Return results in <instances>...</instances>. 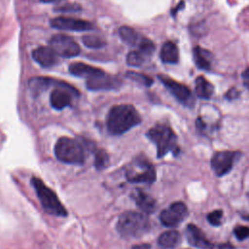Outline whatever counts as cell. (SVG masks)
I'll return each mask as SVG.
<instances>
[{"mask_svg":"<svg viewBox=\"0 0 249 249\" xmlns=\"http://www.w3.org/2000/svg\"><path fill=\"white\" fill-rule=\"evenodd\" d=\"M141 123L137 110L130 104H118L113 106L107 115L106 125L109 133L120 135Z\"/></svg>","mask_w":249,"mask_h":249,"instance_id":"cell-1","label":"cell"},{"mask_svg":"<svg viewBox=\"0 0 249 249\" xmlns=\"http://www.w3.org/2000/svg\"><path fill=\"white\" fill-rule=\"evenodd\" d=\"M149 229V219L140 212H124L120 216L117 223L118 231L125 237H138L147 232Z\"/></svg>","mask_w":249,"mask_h":249,"instance_id":"cell-2","label":"cell"},{"mask_svg":"<svg viewBox=\"0 0 249 249\" xmlns=\"http://www.w3.org/2000/svg\"><path fill=\"white\" fill-rule=\"evenodd\" d=\"M54 154L58 160L69 164H82L85 161L83 146L70 137L59 138L54 146Z\"/></svg>","mask_w":249,"mask_h":249,"instance_id":"cell-3","label":"cell"},{"mask_svg":"<svg viewBox=\"0 0 249 249\" xmlns=\"http://www.w3.org/2000/svg\"><path fill=\"white\" fill-rule=\"evenodd\" d=\"M147 137L156 144L158 157L161 158L168 152L177 151L176 135L166 124H159L148 130Z\"/></svg>","mask_w":249,"mask_h":249,"instance_id":"cell-4","label":"cell"},{"mask_svg":"<svg viewBox=\"0 0 249 249\" xmlns=\"http://www.w3.org/2000/svg\"><path fill=\"white\" fill-rule=\"evenodd\" d=\"M33 187L37 193V196L46 212L54 216L65 217L67 215V211L56 196V195L48 188L44 182H42L39 178H32Z\"/></svg>","mask_w":249,"mask_h":249,"instance_id":"cell-5","label":"cell"},{"mask_svg":"<svg viewBox=\"0 0 249 249\" xmlns=\"http://www.w3.org/2000/svg\"><path fill=\"white\" fill-rule=\"evenodd\" d=\"M125 176L133 183H153L156 179V172L152 163L145 158H137L128 165Z\"/></svg>","mask_w":249,"mask_h":249,"instance_id":"cell-6","label":"cell"},{"mask_svg":"<svg viewBox=\"0 0 249 249\" xmlns=\"http://www.w3.org/2000/svg\"><path fill=\"white\" fill-rule=\"evenodd\" d=\"M49 47L61 57H74L80 53V46L71 37L64 34H55L49 41Z\"/></svg>","mask_w":249,"mask_h":249,"instance_id":"cell-7","label":"cell"},{"mask_svg":"<svg viewBox=\"0 0 249 249\" xmlns=\"http://www.w3.org/2000/svg\"><path fill=\"white\" fill-rule=\"evenodd\" d=\"M79 95V91L71 85L60 81L57 88L53 89L50 96V102L53 108L61 110L70 105L72 96Z\"/></svg>","mask_w":249,"mask_h":249,"instance_id":"cell-8","label":"cell"},{"mask_svg":"<svg viewBox=\"0 0 249 249\" xmlns=\"http://www.w3.org/2000/svg\"><path fill=\"white\" fill-rule=\"evenodd\" d=\"M187 214L186 205L181 201H176L160 213V220L163 226L172 228L181 223Z\"/></svg>","mask_w":249,"mask_h":249,"instance_id":"cell-9","label":"cell"},{"mask_svg":"<svg viewBox=\"0 0 249 249\" xmlns=\"http://www.w3.org/2000/svg\"><path fill=\"white\" fill-rule=\"evenodd\" d=\"M50 24L53 28L69 31H88L93 28V25L87 20L68 17L54 18L50 21Z\"/></svg>","mask_w":249,"mask_h":249,"instance_id":"cell-10","label":"cell"},{"mask_svg":"<svg viewBox=\"0 0 249 249\" xmlns=\"http://www.w3.org/2000/svg\"><path fill=\"white\" fill-rule=\"evenodd\" d=\"M237 153L231 151H221L214 154L211 160V166L218 176L227 174L233 166Z\"/></svg>","mask_w":249,"mask_h":249,"instance_id":"cell-11","label":"cell"},{"mask_svg":"<svg viewBox=\"0 0 249 249\" xmlns=\"http://www.w3.org/2000/svg\"><path fill=\"white\" fill-rule=\"evenodd\" d=\"M159 79L177 100L184 104H191L193 102L192 92L188 87L162 75H160Z\"/></svg>","mask_w":249,"mask_h":249,"instance_id":"cell-12","label":"cell"},{"mask_svg":"<svg viewBox=\"0 0 249 249\" xmlns=\"http://www.w3.org/2000/svg\"><path fill=\"white\" fill-rule=\"evenodd\" d=\"M86 86L90 90H109L118 89L120 87V81L103 72L88 79Z\"/></svg>","mask_w":249,"mask_h":249,"instance_id":"cell-13","label":"cell"},{"mask_svg":"<svg viewBox=\"0 0 249 249\" xmlns=\"http://www.w3.org/2000/svg\"><path fill=\"white\" fill-rule=\"evenodd\" d=\"M186 234L189 242L201 249H213L214 245L205 237L203 232L195 225H189L186 230Z\"/></svg>","mask_w":249,"mask_h":249,"instance_id":"cell-14","label":"cell"},{"mask_svg":"<svg viewBox=\"0 0 249 249\" xmlns=\"http://www.w3.org/2000/svg\"><path fill=\"white\" fill-rule=\"evenodd\" d=\"M56 56L51 47H39L32 52L33 59L42 67H50L55 64Z\"/></svg>","mask_w":249,"mask_h":249,"instance_id":"cell-15","label":"cell"},{"mask_svg":"<svg viewBox=\"0 0 249 249\" xmlns=\"http://www.w3.org/2000/svg\"><path fill=\"white\" fill-rule=\"evenodd\" d=\"M69 72L74 76L82 77L88 80L89 78H92L96 75L103 73L104 71L83 62H74L69 65Z\"/></svg>","mask_w":249,"mask_h":249,"instance_id":"cell-16","label":"cell"},{"mask_svg":"<svg viewBox=\"0 0 249 249\" xmlns=\"http://www.w3.org/2000/svg\"><path fill=\"white\" fill-rule=\"evenodd\" d=\"M119 35L124 43H126L131 47H134L135 49L139 48L145 39V37L141 36L136 30H134L129 26L120 27Z\"/></svg>","mask_w":249,"mask_h":249,"instance_id":"cell-17","label":"cell"},{"mask_svg":"<svg viewBox=\"0 0 249 249\" xmlns=\"http://www.w3.org/2000/svg\"><path fill=\"white\" fill-rule=\"evenodd\" d=\"M132 196H133L136 204L142 211H144L146 213H151L155 210L156 201L150 195L146 194L145 192H143L141 190H136L132 194Z\"/></svg>","mask_w":249,"mask_h":249,"instance_id":"cell-18","label":"cell"},{"mask_svg":"<svg viewBox=\"0 0 249 249\" xmlns=\"http://www.w3.org/2000/svg\"><path fill=\"white\" fill-rule=\"evenodd\" d=\"M178 48L173 42H165L160 50V59L164 63L173 64L178 61Z\"/></svg>","mask_w":249,"mask_h":249,"instance_id":"cell-19","label":"cell"},{"mask_svg":"<svg viewBox=\"0 0 249 249\" xmlns=\"http://www.w3.org/2000/svg\"><path fill=\"white\" fill-rule=\"evenodd\" d=\"M194 56H195L196 64L197 65L198 68L204 69V70L210 69L212 55L208 51L200 47H196L194 49Z\"/></svg>","mask_w":249,"mask_h":249,"instance_id":"cell-20","label":"cell"},{"mask_svg":"<svg viewBox=\"0 0 249 249\" xmlns=\"http://www.w3.org/2000/svg\"><path fill=\"white\" fill-rule=\"evenodd\" d=\"M213 86L202 76L196 79V93L200 98H209L213 94Z\"/></svg>","mask_w":249,"mask_h":249,"instance_id":"cell-21","label":"cell"},{"mask_svg":"<svg viewBox=\"0 0 249 249\" xmlns=\"http://www.w3.org/2000/svg\"><path fill=\"white\" fill-rule=\"evenodd\" d=\"M179 241V233L176 231H167L162 232L159 237V244L162 248H172Z\"/></svg>","mask_w":249,"mask_h":249,"instance_id":"cell-22","label":"cell"},{"mask_svg":"<svg viewBox=\"0 0 249 249\" xmlns=\"http://www.w3.org/2000/svg\"><path fill=\"white\" fill-rule=\"evenodd\" d=\"M150 56L146 54L145 53L139 51V50H134L131 51L127 53L126 55V63L130 66H140L142 65Z\"/></svg>","mask_w":249,"mask_h":249,"instance_id":"cell-23","label":"cell"},{"mask_svg":"<svg viewBox=\"0 0 249 249\" xmlns=\"http://www.w3.org/2000/svg\"><path fill=\"white\" fill-rule=\"evenodd\" d=\"M82 40L84 45L90 49H99L105 45V42L101 38L94 35H86Z\"/></svg>","mask_w":249,"mask_h":249,"instance_id":"cell-24","label":"cell"},{"mask_svg":"<svg viewBox=\"0 0 249 249\" xmlns=\"http://www.w3.org/2000/svg\"><path fill=\"white\" fill-rule=\"evenodd\" d=\"M126 77H128L131 80H134V81H136V82H138V83H140L144 86H147V87H149L153 84V80L150 77H148V76H146L142 73H137V72L130 71V72L126 73Z\"/></svg>","mask_w":249,"mask_h":249,"instance_id":"cell-25","label":"cell"},{"mask_svg":"<svg viewBox=\"0 0 249 249\" xmlns=\"http://www.w3.org/2000/svg\"><path fill=\"white\" fill-rule=\"evenodd\" d=\"M222 216H223V212L221 210H215L208 214L207 219L211 225L220 226L222 223Z\"/></svg>","mask_w":249,"mask_h":249,"instance_id":"cell-26","label":"cell"},{"mask_svg":"<svg viewBox=\"0 0 249 249\" xmlns=\"http://www.w3.org/2000/svg\"><path fill=\"white\" fill-rule=\"evenodd\" d=\"M108 162V156L104 151H98L95 156V166L97 168L105 167Z\"/></svg>","mask_w":249,"mask_h":249,"instance_id":"cell-27","label":"cell"},{"mask_svg":"<svg viewBox=\"0 0 249 249\" xmlns=\"http://www.w3.org/2000/svg\"><path fill=\"white\" fill-rule=\"evenodd\" d=\"M234 235L238 240H243L249 236V228L244 226H238L234 229Z\"/></svg>","mask_w":249,"mask_h":249,"instance_id":"cell-28","label":"cell"},{"mask_svg":"<svg viewBox=\"0 0 249 249\" xmlns=\"http://www.w3.org/2000/svg\"><path fill=\"white\" fill-rule=\"evenodd\" d=\"M81 9V7L80 6H78V5H73V4H67V5H64V6H62V7H60V8H58V10L60 11V12H75V11H77V10H80Z\"/></svg>","mask_w":249,"mask_h":249,"instance_id":"cell-29","label":"cell"},{"mask_svg":"<svg viewBox=\"0 0 249 249\" xmlns=\"http://www.w3.org/2000/svg\"><path fill=\"white\" fill-rule=\"evenodd\" d=\"M242 80L244 86L249 89V67L242 73Z\"/></svg>","mask_w":249,"mask_h":249,"instance_id":"cell-30","label":"cell"},{"mask_svg":"<svg viewBox=\"0 0 249 249\" xmlns=\"http://www.w3.org/2000/svg\"><path fill=\"white\" fill-rule=\"evenodd\" d=\"M238 95V92L235 89H231V90H229V92L227 93V97L230 98V99H232V98H235L236 96Z\"/></svg>","mask_w":249,"mask_h":249,"instance_id":"cell-31","label":"cell"},{"mask_svg":"<svg viewBox=\"0 0 249 249\" xmlns=\"http://www.w3.org/2000/svg\"><path fill=\"white\" fill-rule=\"evenodd\" d=\"M132 249H150V245L149 244H139V245L133 246Z\"/></svg>","mask_w":249,"mask_h":249,"instance_id":"cell-32","label":"cell"},{"mask_svg":"<svg viewBox=\"0 0 249 249\" xmlns=\"http://www.w3.org/2000/svg\"><path fill=\"white\" fill-rule=\"evenodd\" d=\"M45 3H53V2H57V1H61V0H41Z\"/></svg>","mask_w":249,"mask_h":249,"instance_id":"cell-33","label":"cell"},{"mask_svg":"<svg viewBox=\"0 0 249 249\" xmlns=\"http://www.w3.org/2000/svg\"><path fill=\"white\" fill-rule=\"evenodd\" d=\"M243 219H245V220H248V221H249V215H244V216H243Z\"/></svg>","mask_w":249,"mask_h":249,"instance_id":"cell-34","label":"cell"}]
</instances>
